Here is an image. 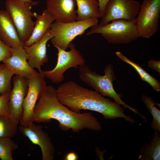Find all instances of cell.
<instances>
[{
  "instance_id": "1",
  "label": "cell",
  "mask_w": 160,
  "mask_h": 160,
  "mask_svg": "<svg viewBox=\"0 0 160 160\" xmlns=\"http://www.w3.org/2000/svg\"><path fill=\"white\" fill-rule=\"evenodd\" d=\"M33 113L34 121L48 123L54 119L63 131L71 129L78 133L84 129L99 131L102 128L100 122L91 112L76 113L61 103L57 97L56 89L51 85L47 86L38 99Z\"/></svg>"
},
{
  "instance_id": "2",
  "label": "cell",
  "mask_w": 160,
  "mask_h": 160,
  "mask_svg": "<svg viewBox=\"0 0 160 160\" xmlns=\"http://www.w3.org/2000/svg\"><path fill=\"white\" fill-rule=\"evenodd\" d=\"M56 93L59 101L75 112L80 113L81 110H89L100 113L105 119L123 118L132 125L135 123L133 119L125 114L121 105L74 81L61 84L56 89Z\"/></svg>"
},
{
  "instance_id": "3",
  "label": "cell",
  "mask_w": 160,
  "mask_h": 160,
  "mask_svg": "<svg viewBox=\"0 0 160 160\" xmlns=\"http://www.w3.org/2000/svg\"><path fill=\"white\" fill-rule=\"evenodd\" d=\"M104 74L99 75L92 71L87 65H84L79 67V78L81 80L94 89L104 96L110 97L126 108H128L138 114L142 118L143 116L136 109L128 105L122 100L121 95L114 90L113 81L116 79L113 66L111 63L107 65L103 71Z\"/></svg>"
},
{
  "instance_id": "4",
  "label": "cell",
  "mask_w": 160,
  "mask_h": 160,
  "mask_svg": "<svg viewBox=\"0 0 160 160\" xmlns=\"http://www.w3.org/2000/svg\"><path fill=\"white\" fill-rule=\"evenodd\" d=\"M95 33L101 34L108 43L113 44H128L140 37L135 20L116 19L104 25L98 24L92 26L86 34Z\"/></svg>"
},
{
  "instance_id": "5",
  "label": "cell",
  "mask_w": 160,
  "mask_h": 160,
  "mask_svg": "<svg viewBox=\"0 0 160 160\" xmlns=\"http://www.w3.org/2000/svg\"><path fill=\"white\" fill-rule=\"evenodd\" d=\"M39 3V1L25 2L22 0H7L5 2L6 10L24 44L30 38L35 25V22L32 20L33 12L31 9Z\"/></svg>"
},
{
  "instance_id": "6",
  "label": "cell",
  "mask_w": 160,
  "mask_h": 160,
  "mask_svg": "<svg viewBox=\"0 0 160 160\" xmlns=\"http://www.w3.org/2000/svg\"><path fill=\"white\" fill-rule=\"evenodd\" d=\"M98 18H96L67 23L55 21L50 30L54 36L51 39L52 42L56 48L66 50L76 37L83 34L87 29L98 24Z\"/></svg>"
},
{
  "instance_id": "7",
  "label": "cell",
  "mask_w": 160,
  "mask_h": 160,
  "mask_svg": "<svg viewBox=\"0 0 160 160\" xmlns=\"http://www.w3.org/2000/svg\"><path fill=\"white\" fill-rule=\"evenodd\" d=\"M68 51L56 48L58 50L57 61L56 65L52 70L43 71L44 77L49 79L52 83L59 84L65 79V72L72 67L76 68L85 64V60L76 49L75 45L71 42Z\"/></svg>"
},
{
  "instance_id": "8",
  "label": "cell",
  "mask_w": 160,
  "mask_h": 160,
  "mask_svg": "<svg viewBox=\"0 0 160 160\" xmlns=\"http://www.w3.org/2000/svg\"><path fill=\"white\" fill-rule=\"evenodd\" d=\"M160 17V0H144L135 19L140 37L148 39L157 32Z\"/></svg>"
},
{
  "instance_id": "9",
  "label": "cell",
  "mask_w": 160,
  "mask_h": 160,
  "mask_svg": "<svg viewBox=\"0 0 160 160\" xmlns=\"http://www.w3.org/2000/svg\"><path fill=\"white\" fill-rule=\"evenodd\" d=\"M28 91L23 103V111L19 120L20 125L23 126H28L34 121L35 106L47 86L44 76L39 73L28 79Z\"/></svg>"
},
{
  "instance_id": "10",
  "label": "cell",
  "mask_w": 160,
  "mask_h": 160,
  "mask_svg": "<svg viewBox=\"0 0 160 160\" xmlns=\"http://www.w3.org/2000/svg\"><path fill=\"white\" fill-rule=\"evenodd\" d=\"M140 6V3L135 0H109L100 24L104 25L113 20L119 19L135 20Z\"/></svg>"
},
{
  "instance_id": "11",
  "label": "cell",
  "mask_w": 160,
  "mask_h": 160,
  "mask_svg": "<svg viewBox=\"0 0 160 160\" xmlns=\"http://www.w3.org/2000/svg\"><path fill=\"white\" fill-rule=\"evenodd\" d=\"M21 133L28 138L33 143L40 147L43 160H53L55 149L48 134L43 131L42 127L33 123L27 126L20 125L18 127Z\"/></svg>"
},
{
  "instance_id": "12",
  "label": "cell",
  "mask_w": 160,
  "mask_h": 160,
  "mask_svg": "<svg viewBox=\"0 0 160 160\" xmlns=\"http://www.w3.org/2000/svg\"><path fill=\"white\" fill-rule=\"evenodd\" d=\"M12 80L14 86L10 92L8 108L11 116L20 120L23 111V103L28 91V79L15 75Z\"/></svg>"
},
{
  "instance_id": "13",
  "label": "cell",
  "mask_w": 160,
  "mask_h": 160,
  "mask_svg": "<svg viewBox=\"0 0 160 160\" xmlns=\"http://www.w3.org/2000/svg\"><path fill=\"white\" fill-rule=\"evenodd\" d=\"M10 49L12 55L4 59L2 62L14 75H18L29 79L38 73L27 62L28 56L24 47L16 48L10 47Z\"/></svg>"
},
{
  "instance_id": "14",
  "label": "cell",
  "mask_w": 160,
  "mask_h": 160,
  "mask_svg": "<svg viewBox=\"0 0 160 160\" xmlns=\"http://www.w3.org/2000/svg\"><path fill=\"white\" fill-rule=\"evenodd\" d=\"M75 0H47L45 9L55 18V21L67 23L76 21Z\"/></svg>"
},
{
  "instance_id": "15",
  "label": "cell",
  "mask_w": 160,
  "mask_h": 160,
  "mask_svg": "<svg viewBox=\"0 0 160 160\" xmlns=\"http://www.w3.org/2000/svg\"><path fill=\"white\" fill-rule=\"evenodd\" d=\"M50 30V28L48 30L38 41L30 46L24 47L25 51L28 56V63L33 68H37L39 73L42 75L41 66L44 63H47L49 60L47 54L46 44L47 42L54 37Z\"/></svg>"
},
{
  "instance_id": "16",
  "label": "cell",
  "mask_w": 160,
  "mask_h": 160,
  "mask_svg": "<svg viewBox=\"0 0 160 160\" xmlns=\"http://www.w3.org/2000/svg\"><path fill=\"white\" fill-rule=\"evenodd\" d=\"M0 39L8 46L16 48H23L16 28L7 11L0 10Z\"/></svg>"
},
{
  "instance_id": "17",
  "label": "cell",
  "mask_w": 160,
  "mask_h": 160,
  "mask_svg": "<svg viewBox=\"0 0 160 160\" xmlns=\"http://www.w3.org/2000/svg\"><path fill=\"white\" fill-rule=\"evenodd\" d=\"M34 17L36 19L31 34L29 39L24 44V46L29 47L41 40L50 28L53 22L54 17L45 9L42 14L33 12Z\"/></svg>"
},
{
  "instance_id": "18",
  "label": "cell",
  "mask_w": 160,
  "mask_h": 160,
  "mask_svg": "<svg viewBox=\"0 0 160 160\" xmlns=\"http://www.w3.org/2000/svg\"><path fill=\"white\" fill-rule=\"evenodd\" d=\"M77 8L76 21H83L91 18H101L97 0H75Z\"/></svg>"
},
{
  "instance_id": "19",
  "label": "cell",
  "mask_w": 160,
  "mask_h": 160,
  "mask_svg": "<svg viewBox=\"0 0 160 160\" xmlns=\"http://www.w3.org/2000/svg\"><path fill=\"white\" fill-rule=\"evenodd\" d=\"M158 131L154 130V133L149 144L147 143L140 149L141 154L139 160H160V135Z\"/></svg>"
},
{
  "instance_id": "20",
  "label": "cell",
  "mask_w": 160,
  "mask_h": 160,
  "mask_svg": "<svg viewBox=\"0 0 160 160\" xmlns=\"http://www.w3.org/2000/svg\"><path fill=\"white\" fill-rule=\"evenodd\" d=\"M115 54L122 61L133 68L143 81L148 83L155 91L159 92L160 90L159 82L146 72L139 64L130 60L119 52H116Z\"/></svg>"
},
{
  "instance_id": "21",
  "label": "cell",
  "mask_w": 160,
  "mask_h": 160,
  "mask_svg": "<svg viewBox=\"0 0 160 160\" xmlns=\"http://www.w3.org/2000/svg\"><path fill=\"white\" fill-rule=\"evenodd\" d=\"M19 119L12 116L0 115V138H11L16 133Z\"/></svg>"
},
{
  "instance_id": "22",
  "label": "cell",
  "mask_w": 160,
  "mask_h": 160,
  "mask_svg": "<svg viewBox=\"0 0 160 160\" xmlns=\"http://www.w3.org/2000/svg\"><path fill=\"white\" fill-rule=\"evenodd\" d=\"M141 100L146 105L152 115L153 120L151 124L152 128L160 132V111L156 106V103L152 97L145 95H142Z\"/></svg>"
},
{
  "instance_id": "23",
  "label": "cell",
  "mask_w": 160,
  "mask_h": 160,
  "mask_svg": "<svg viewBox=\"0 0 160 160\" xmlns=\"http://www.w3.org/2000/svg\"><path fill=\"white\" fill-rule=\"evenodd\" d=\"M18 145L10 138H0V159L1 160H13L12 153Z\"/></svg>"
},
{
  "instance_id": "24",
  "label": "cell",
  "mask_w": 160,
  "mask_h": 160,
  "mask_svg": "<svg viewBox=\"0 0 160 160\" xmlns=\"http://www.w3.org/2000/svg\"><path fill=\"white\" fill-rule=\"evenodd\" d=\"M13 73L4 64H0V94L11 91V79Z\"/></svg>"
},
{
  "instance_id": "25",
  "label": "cell",
  "mask_w": 160,
  "mask_h": 160,
  "mask_svg": "<svg viewBox=\"0 0 160 160\" xmlns=\"http://www.w3.org/2000/svg\"><path fill=\"white\" fill-rule=\"evenodd\" d=\"M10 92H7L1 95L0 96V115L12 116L9 113L8 108Z\"/></svg>"
},
{
  "instance_id": "26",
  "label": "cell",
  "mask_w": 160,
  "mask_h": 160,
  "mask_svg": "<svg viewBox=\"0 0 160 160\" xmlns=\"http://www.w3.org/2000/svg\"><path fill=\"white\" fill-rule=\"evenodd\" d=\"M12 55L10 47L4 43L0 39V62Z\"/></svg>"
},
{
  "instance_id": "27",
  "label": "cell",
  "mask_w": 160,
  "mask_h": 160,
  "mask_svg": "<svg viewBox=\"0 0 160 160\" xmlns=\"http://www.w3.org/2000/svg\"><path fill=\"white\" fill-rule=\"evenodd\" d=\"M148 67L160 73V61L151 60L149 61L148 64Z\"/></svg>"
},
{
  "instance_id": "28",
  "label": "cell",
  "mask_w": 160,
  "mask_h": 160,
  "mask_svg": "<svg viewBox=\"0 0 160 160\" xmlns=\"http://www.w3.org/2000/svg\"><path fill=\"white\" fill-rule=\"evenodd\" d=\"M109 0H97L99 4V10L102 15Z\"/></svg>"
},
{
  "instance_id": "29",
  "label": "cell",
  "mask_w": 160,
  "mask_h": 160,
  "mask_svg": "<svg viewBox=\"0 0 160 160\" xmlns=\"http://www.w3.org/2000/svg\"><path fill=\"white\" fill-rule=\"evenodd\" d=\"M78 159V156L76 153L74 152H71L66 155L65 160H76Z\"/></svg>"
},
{
  "instance_id": "30",
  "label": "cell",
  "mask_w": 160,
  "mask_h": 160,
  "mask_svg": "<svg viewBox=\"0 0 160 160\" xmlns=\"http://www.w3.org/2000/svg\"><path fill=\"white\" fill-rule=\"evenodd\" d=\"M23 1H24L25 2H28V1H32V0H22Z\"/></svg>"
}]
</instances>
